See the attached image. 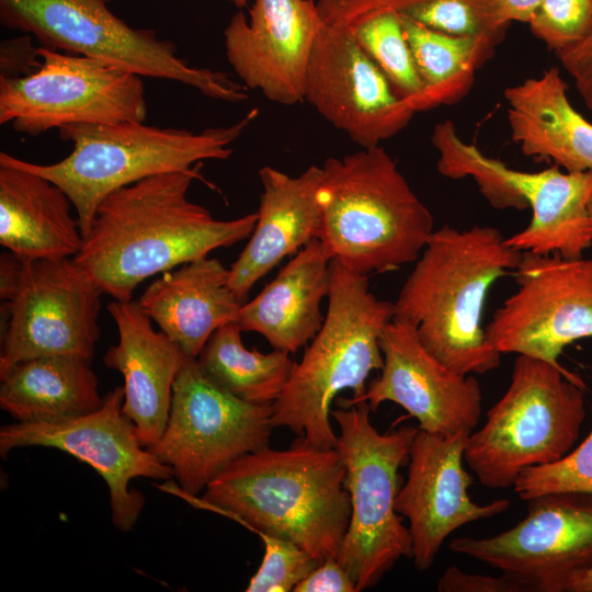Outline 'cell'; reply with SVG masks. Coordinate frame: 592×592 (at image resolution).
Masks as SVG:
<instances>
[{
    "instance_id": "1",
    "label": "cell",
    "mask_w": 592,
    "mask_h": 592,
    "mask_svg": "<svg viewBox=\"0 0 592 592\" xmlns=\"http://www.w3.org/2000/svg\"><path fill=\"white\" fill-rule=\"evenodd\" d=\"M202 164L143 179L100 203L72 260L104 294L132 300L146 278L250 237L257 213L220 220L187 197L195 180L205 182Z\"/></svg>"
},
{
    "instance_id": "2",
    "label": "cell",
    "mask_w": 592,
    "mask_h": 592,
    "mask_svg": "<svg viewBox=\"0 0 592 592\" xmlns=\"http://www.w3.org/2000/svg\"><path fill=\"white\" fill-rule=\"evenodd\" d=\"M491 226L433 230L394 303V318L411 325L423 346L462 375L497 368L501 353L482 327L486 297L514 273L522 252Z\"/></svg>"
},
{
    "instance_id": "3",
    "label": "cell",
    "mask_w": 592,
    "mask_h": 592,
    "mask_svg": "<svg viewBox=\"0 0 592 592\" xmlns=\"http://www.w3.org/2000/svg\"><path fill=\"white\" fill-rule=\"evenodd\" d=\"M345 468L335 448L304 437L286 449L246 454L205 488L206 509L252 532L288 539L319 563L338 557L351 515Z\"/></svg>"
},
{
    "instance_id": "4",
    "label": "cell",
    "mask_w": 592,
    "mask_h": 592,
    "mask_svg": "<svg viewBox=\"0 0 592 592\" xmlns=\"http://www.w3.org/2000/svg\"><path fill=\"white\" fill-rule=\"evenodd\" d=\"M327 299L322 327L272 405V425L286 426L314 446L335 448L331 406L355 405L369 374L382 369L380 335L394 318V303L369 291L368 275L335 260L330 262Z\"/></svg>"
},
{
    "instance_id": "5",
    "label": "cell",
    "mask_w": 592,
    "mask_h": 592,
    "mask_svg": "<svg viewBox=\"0 0 592 592\" xmlns=\"http://www.w3.org/2000/svg\"><path fill=\"white\" fill-rule=\"evenodd\" d=\"M319 241L331 260L368 275L415 261L433 216L380 146L321 166Z\"/></svg>"
},
{
    "instance_id": "6",
    "label": "cell",
    "mask_w": 592,
    "mask_h": 592,
    "mask_svg": "<svg viewBox=\"0 0 592 592\" xmlns=\"http://www.w3.org/2000/svg\"><path fill=\"white\" fill-rule=\"evenodd\" d=\"M257 116L253 109L231 125L200 133L145 122L71 124L58 129L60 138L72 146L64 159L42 164L1 152L0 163L39 174L58 185L72 202L86 239L98 206L110 193L204 160L229 158L231 145Z\"/></svg>"
},
{
    "instance_id": "7",
    "label": "cell",
    "mask_w": 592,
    "mask_h": 592,
    "mask_svg": "<svg viewBox=\"0 0 592 592\" xmlns=\"http://www.w3.org/2000/svg\"><path fill=\"white\" fill-rule=\"evenodd\" d=\"M584 389L569 369L517 354L506 391L466 441L464 460L479 482L513 487L523 470L568 454L585 418Z\"/></svg>"
},
{
    "instance_id": "8",
    "label": "cell",
    "mask_w": 592,
    "mask_h": 592,
    "mask_svg": "<svg viewBox=\"0 0 592 592\" xmlns=\"http://www.w3.org/2000/svg\"><path fill=\"white\" fill-rule=\"evenodd\" d=\"M366 401L331 410L339 425L338 451L345 468L351 515L338 561L363 591L377 584L396 562L412 559L408 526L396 511L398 470L409 460L418 428L379 433Z\"/></svg>"
},
{
    "instance_id": "9",
    "label": "cell",
    "mask_w": 592,
    "mask_h": 592,
    "mask_svg": "<svg viewBox=\"0 0 592 592\" xmlns=\"http://www.w3.org/2000/svg\"><path fill=\"white\" fill-rule=\"evenodd\" d=\"M106 0H0V22L35 37L41 46L82 55L140 77L192 87L231 103L248 99L247 87L228 73L187 64L174 43L152 29H135Z\"/></svg>"
},
{
    "instance_id": "10",
    "label": "cell",
    "mask_w": 592,
    "mask_h": 592,
    "mask_svg": "<svg viewBox=\"0 0 592 592\" xmlns=\"http://www.w3.org/2000/svg\"><path fill=\"white\" fill-rule=\"evenodd\" d=\"M431 140L442 175L473 178L497 209L531 208L528 226L505 239L510 247L567 258L582 257L592 247V170L562 172L557 166L538 172L512 169L463 140L452 121L436 124Z\"/></svg>"
},
{
    "instance_id": "11",
    "label": "cell",
    "mask_w": 592,
    "mask_h": 592,
    "mask_svg": "<svg viewBox=\"0 0 592 592\" xmlns=\"http://www.w3.org/2000/svg\"><path fill=\"white\" fill-rule=\"evenodd\" d=\"M103 291L72 260L0 257V378L18 363L77 354L92 361Z\"/></svg>"
},
{
    "instance_id": "12",
    "label": "cell",
    "mask_w": 592,
    "mask_h": 592,
    "mask_svg": "<svg viewBox=\"0 0 592 592\" xmlns=\"http://www.w3.org/2000/svg\"><path fill=\"white\" fill-rule=\"evenodd\" d=\"M272 405L246 401L213 383L184 354L164 432L149 449L173 470L187 499L239 457L269 446Z\"/></svg>"
},
{
    "instance_id": "13",
    "label": "cell",
    "mask_w": 592,
    "mask_h": 592,
    "mask_svg": "<svg viewBox=\"0 0 592 592\" xmlns=\"http://www.w3.org/2000/svg\"><path fill=\"white\" fill-rule=\"evenodd\" d=\"M42 66L18 78L0 77V124L35 137L71 124L145 122L141 77L105 61L38 48Z\"/></svg>"
},
{
    "instance_id": "14",
    "label": "cell",
    "mask_w": 592,
    "mask_h": 592,
    "mask_svg": "<svg viewBox=\"0 0 592 592\" xmlns=\"http://www.w3.org/2000/svg\"><path fill=\"white\" fill-rule=\"evenodd\" d=\"M517 291L486 326L501 353H515L566 369L567 345L592 338V257L522 252L514 271Z\"/></svg>"
},
{
    "instance_id": "15",
    "label": "cell",
    "mask_w": 592,
    "mask_h": 592,
    "mask_svg": "<svg viewBox=\"0 0 592 592\" xmlns=\"http://www.w3.org/2000/svg\"><path fill=\"white\" fill-rule=\"evenodd\" d=\"M123 386H116L98 410L86 415L57 423L5 424L0 428V455L4 458L15 448L41 446L88 464L107 486L113 525L128 532L145 506L144 496L129 487L130 480H166L173 470L140 443L134 423L123 413Z\"/></svg>"
},
{
    "instance_id": "16",
    "label": "cell",
    "mask_w": 592,
    "mask_h": 592,
    "mask_svg": "<svg viewBox=\"0 0 592 592\" xmlns=\"http://www.w3.org/2000/svg\"><path fill=\"white\" fill-rule=\"evenodd\" d=\"M527 515L490 537H457L449 549L496 568L526 592H565L592 567V494L549 493L530 499Z\"/></svg>"
},
{
    "instance_id": "17",
    "label": "cell",
    "mask_w": 592,
    "mask_h": 592,
    "mask_svg": "<svg viewBox=\"0 0 592 592\" xmlns=\"http://www.w3.org/2000/svg\"><path fill=\"white\" fill-rule=\"evenodd\" d=\"M305 101L361 148L380 146L414 115L351 34L323 20L307 65Z\"/></svg>"
},
{
    "instance_id": "18",
    "label": "cell",
    "mask_w": 592,
    "mask_h": 592,
    "mask_svg": "<svg viewBox=\"0 0 592 592\" xmlns=\"http://www.w3.org/2000/svg\"><path fill=\"white\" fill-rule=\"evenodd\" d=\"M469 434L443 435L418 430L411 444L407 480L398 491L395 508L409 521L412 559L419 571L432 566L453 532L510 508L508 499L486 504L470 499L468 488L473 479L463 467Z\"/></svg>"
},
{
    "instance_id": "19",
    "label": "cell",
    "mask_w": 592,
    "mask_h": 592,
    "mask_svg": "<svg viewBox=\"0 0 592 592\" xmlns=\"http://www.w3.org/2000/svg\"><path fill=\"white\" fill-rule=\"evenodd\" d=\"M384 364L363 397L375 411L383 402L402 407L419 422V430L453 435L471 433L479 423L482 392L473 375H462L433 356L414 328L390 320L380 335ZM355 403V405H356Z\"/></svg>"
},
{
    "instance_id": "20",
    "label": "cell",
    "mask_w": 592,
    "mask_h": 592,
    "mask_svg": "<svg viewBox=\"0 0 592 592\" xmlns=\"http://www.w3.org/2000/svg\"><path fill=\"white\" fill-rule=\"evenodd\" d=\"M322 24L312 0H254L224 31L228 62L243 84L282 105L305 101L306 70Z\"/></svg>"
},
{
    "instance_id": "21",
    "label": "cell",
    "mask_w": 592,
    "mask_h": 592,
    "mask_svg": "<svg viewBox=\"0 0 592 592\" xmlns=\"http://www.w3.org/2000/svg\"><path fill=\"white\" fill-rule=\"evenodd\" d=\"M118 342L103 356L104 364L124 379L123 413L134 423L140 443L149 448L168 423L173 384L184 353L152 320L138 300L107 305Z\"/></svg>"
},
{
    "instance_id": "22",
    "label": "cell",
    "mask_w": 592,
    "mask_h": 592,
    "mask_svg": "<svg viewBox=\"0 0 592 592\" xmlns=\"http://www.w3.org/2000/svg\"><path fill=\"white\" fill-rule=\"evenodd\" d=\"M321 177L319 166H310L297 177L271 166L259 170L262 193L257 223L247 246L229 269V285L242 301L284 258L318 239Z\"/></svg>"
},
{
    "instance_id": "23",
    "label": "cell",
    "mask_w": 592,
    "mask_h": 592,
    "mask_svg": "<svg viewBox=\"0 0 592 592\" xmlns=\"http://www.w3.org/2000/svg\"><path fill=\"white\" fill-rule=\"evenodd\" d=\"M138 303L159 329L192 357L200 355L219 327L237 321L243 304L229 285V269L208 257L161 273Z\"/></svg>"
},
{
    "instance_id": "24",
    "label": "cell",
    "mask_w": 592,
    "mask_h": 592,
    "mask_svg": "<svg viewBox=\"0 0 592 592\" xmlns=\"http://www.w3.org/2000/svg\"><path fill=\"white\" fill-rule=\"evenodd\" d=\"M330 262L319 239L303 247L249 303L237 323L289 354L307 345L322 327L321 303L330 289Z\"/></svg>"
},
{
    "instance_id": "25",
    "label": "cell",
    "mask_w": 592,
    "mask_h": 592,
    "mask_svg": "<svg viewBox=\"0 0 592 592\" xmlns=\"http://www.w3.org/2000/svg\"><path fill=\"white\" fill-rule=\"evenodd\" d=\"M512 139L567 172L592 170V124L571 104L558 67L504 90Z\"/></svg>"
},
{
    "instance_id": "26",
    "label": "cell",
    "mask_w": 592,
    "mask_h": 592,
    "mask_svg": "<svg viewBox=\"0 0 592 592\" xmlns=\"http://www.w3.org/2000/svg\"><path fill=\"white\" fill-rule=\"evenodd\" d=\"M68 195L48 179L0 163V244L29 259L73 258L83 236Z\"/></svg>"
},
{
    "instance_id": "27",
    "label": "cell",
    "mask_w": 592,
    "mask_h": 592,
    "mask_svg": "<svg viewBox=\"0 0 592 592\" xmlns=\"http://www.w3.org/2000/svg\"><path fill=\"white\" fill-rule=\"evenodd\" d=\"M0 380V407L21 423H57L86 415L98 410L104 398L91 361L77 354L22 361Z\"/></svg>"
},
{
    "instance_id": "28",
    "label": "cell",
    "mask_w": 592,
    "mask_h": 592,
    "mask_svg": "<svg viewBox=\"0 0 592 592\" xmlns=\"http://www.w3.org/2000/svg\"><path fill=\"white\" fill-rule=\"evenodd\" d=\"M401 21L422 82V92L411 104L414 113L459 101L499 43L492 38L441 33L403 16Z\"/></svg>"
},
{
    "instance_id": "29",
    "label": "cell",
    "mask_w": 592,
    "mask_h": 592,
    "mask_svg": "<svg viewBox=\"0 0 592 592\" xmlns=\"http://www.w3.org/2000/svg\"><path fill=\"white\" fill-rule=\"evenodd\" d=\"M317 8L323 21L351 34L411 107L422 92V82L399 13L386 0H318Z\"/></svg>"
},
{
    "instance_id": "30",
    "label": "cell",
    "mask_w": 592,
    "mask_h": 592,
    "mask_svg": "<svg viewBox=\"0 0 592 592\" xmlns=\"http://www.w3.org/2000/svg\"><path fill=\"white\" fill-rule=\"evenodd\" d=\"M237 321L219 327L196 357L200 368L213 383L252 403L273 405L281 396L295 362L289 353H261L248 349Z\"/></svg>"
},
{
    "instance_id": "31",
    "label": "cell",
    "mask_w": 592,
    "mask_h": 592,
    "mask_svg": "<svg viewBox=\"0 0 592 592\" xmlns=\"http://www.w3.org/2000/svg\"><path fill=\"white\" fill-rule=\"evenodd\" d=\"M399 15L431 30L500 42L508 26L498 22L486 0H386Z\"/></svg>"
},
{
    "instance_id": "32",
    "label": "cell",
    "mask_w": 592,
    "mask_h": 592,
    "mask_svg": "<svg viewBox=\"0 0 592 592\" xmlns=\"http://www.w3.org/2000/svg\"><path fill=\"white\" fill-rule=\"evenodd\" d=\"M513 490L525 501L549 493L592 494V430L578 447L560 459L523 470Z\"/></svg>"
},
{
    "instance_id": "33",
    "label": "cell",
    "mask_w": 592,
    "mask_h": 592,
    "mask_svg": "<svg viewBox=\"0 0 592 592\" xmlns=\"http://www.w3.org/2000/svg\"><path fill=\"white\" fill-rule=\"evenodd\" d=\"M264 556L250 578L247 592H291L319 562L297 544L266 533H259Z\"/></svg>"
},
{
    "instance_id": "34",
    "label": "cell",
    "mask_w": 592,
    "mask_h": 592,
    "mask_svg": "<svg viewBox=\"0 0 592 592\" xmlns=\"http://www.w3.org/2000/svg\"><path fill=\"white\" fill-rule=\"evenodd\" d=\"M528 25L549 49H566L590 31L592 0H542Z\"/></svg>"
},
{
    "instance_id": "35",
    "label": "cell",
    "mask_w": 592,
    "mask_h": 592,
    "mask_svg": "<svg viewBox=\"0 0 592 592\" xmlns=\"http://www.w3.org/2000/svg\"><path fill=\"white\" fill-rule=\"evenodd\" d=\"M440 592H526L516 580L501 573L499 577L468 573L456 566L447 568L437 582Z\"/></svg>"
},
{
    "instance_id": "36",
    "label": "cell",
    "mask_w": 592,
    "mask_h": 592,
    "mask_svg": "<svg viewBox=\"0 0 592 592\" xmlns=\"http://www.w3.org/2000/svg\"><path fill=\"white\" fill-rule=\"evenodd\" d=\"M555 54L572 77L584 105L592 112V26L580 42Z\"/></svg>"
},
{
    "instance_id": "37",
    "label": "cell",
    "mask_w": 592,
    "mask_h": 592,
    "mask_svg": "<svg viewBox=\"0 0 592 592\" xmlns=\"http://www.w3.org/2000/svg\"><path fill=\"white\" fill-rule=\"evenodd\" d=\"M32 35L2 41L0 46V77L18 78L31 75L42 66V57Z\"/></svg>"
},
{
    "instance_id": "38",
    "label": "cell",
    "mask_w": 592,
    "mask_h": 592,
    "mask_svg": "<svg viewBox=\"0 0 592 592\" xmlns=\"http://www.w3.org/2000/svg\"><path fill=\"white\" fill-rule=\"evenodd\" d=\"M294 592H358L354 580L335 557L329 558L311 571Z\"/></svg>"
},
{
    "instance_id": "39",
    "label": "cell",
    "mask_w": 592,
    "mask_h": 592,
    "mask_svg": "<svg viewBox=\"0 0 592 592\" xmlns=\"http://www.w3.org/2000/svg\"><path fill=\"white\" fill-rule=\"evenodd\" d=\"M498 22L509 26L512 22L530 23L542 0H486Z\"/></svg>"
},
{
    "instance_id": "40",
    "label": "cell",
    "mask_w": 592,
    "mask_h": 592,
    "mask_svg": "<svg viewBox=\"0 0 592 592\" xmlns=\"http://www.w3.org/2000/svg\"><path fill=\"white\" fill-rule=\"evenodd\" d=\"M567 592H592V567L576 573L568 584Z\"/></svg>"
},
{
    "instance_id": "41",
    "label": "cell",
    "mask_w": 592,
    "mask_h": 592,
    "mask_svg": "<svg viewBox=\"0 0 592 592\" xmlns=\"http://www.w3.org/2000/svg\"><path fill=\"white\" fill-rule=\"evenodd\" d=\"M229 1L232 2L238 8H243L248 3V0H229Z\"/></svg>"
},
{
    "instance_id": "42",
    "label": "cell",
    "mask_w": 592,
    "mask_h": 592,
    "mask_svg": "<svg viewBox=\"0 0 592 592\" xmlns=\"http://www.w3.org/2000/svg\"><path fill=\"white\" fill-rule=\"evenodd\" d=\"M589 210H590V214L592 216V197H591V200L589 202Z\"/></svg>"
},
{
    "instance_id": "43",
    "label": "cell",
    "mask_w": 592,
    "mask_h": 592,
    "mask_svg": "<svg viewBox=\"0 0 592 592\" xmlns=\"http://www.w3.org/2000/svg\"><path fill=\"white\" fill-rule=\"evenodd\" d=\"M107 2L111 1V0H106Z\"/></svg>"
}]
</instances>
